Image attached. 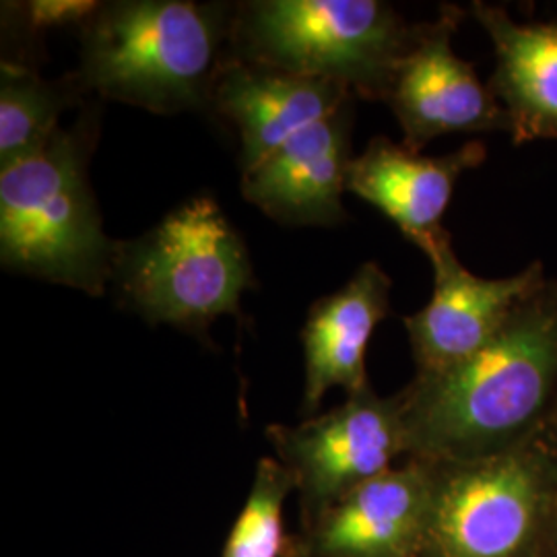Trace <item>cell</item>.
Listing matches in <instances>:
<instances>
[{"label": "cell", "instance_id": "obj_1", "mask_svg": "<svg viewBox=\"0 0 557 557\" xmlns=\"http://www.w3.org/2000/svg\"><path fill=\"white\" fill-rule=\"evenodd\" d=\"M409 457L471 460L541 436L557 413V281L547 278L487 347L403 391Z\"/></svg>", "mask_w": 557, "mask_h": 557}, {"label": "cell", "instance_id": "obj_2", "mask_svg": "<svg viewBox=\"0 0 557 557\" xmlns=\"http://www.w3.org/2000/svg\"><path fill=\"white\" fill-rule=\"evenodd\" d=\"M232 15L190 0L100 2L81 25V87L153 114L209 108Z\"/></svg>", "mask_w": 557, "mask_h": 557}, {"label": "cell", "instance_id": "obj_3", "mask_svg": "<svg viewBox=\"0 0 557 557\" xmlns=\"http://www.w3.org/2000/svg\"><path fill=\"white\" fill-rule=\"evenodd\" d=\"M96 131L98 119L87 116L0 170V260L9 271L100 298L120 242L103 232L87 174Z\"/></svg>", "mask_w": 557, "mask_h": 557}, {"label": "cell", "instance_id": "obj_4", "mask_svg": "<svg viewBox=\"0 0 557 557\" xmlns=\"http://www.w3.org/2000/svg\"><path fill=\"white\" fill-rule=\"evenodd\" d=\"M419 32L379 0H250L234 7L227 54L384 101Z\"/></svg>", "mask_w": 557, "mask_h": 557}, {"label": "cell", "instance_id": "obj_5", "mask_svg": "<svg viewBox=\"0 0 557 557\" xmlns=\"http://www.w3.org/2000/svg\"><path fill=\"white\" fill-rule=\"evenodd\" d=\"M112 285L149 324L205 337L220 317L242 319V296L259 283L244 239L218 200H186L140 238L120 242Z\"/></svg>", "mask_w": 557, "mask_h": 557}, {"label": "cell", "instance_id": "obj_6", "mask_svg": "<svg viewBox=\"0 0 557 557\" xmlns=\"http://www.w3.org/2000/svg\"><path fill=\"white\" fill-rule=\"evenodd\" d=\"M428 462L421 557L543 556L557 520V462L545 432L492 457Z\"/></svg>", "mask_w": 557, "mask_h": 557}, {"label": "cell", "instance_id": "obj_7", "mask_svg": "<svg viewBox=\"0 0 557 557\" xmlns=\"http://www.w3.org/2000/svg\"><path fill=\"white\" fill-rule=\"evenodd\" d=\"M267 438L294 478L301 522L393 469L398 457H409L398 393L380 397L372 384L324 416L299 425H269Z\"/></svg>", "mask_w": 557, "mask_h": 557}, {"label": "cell", "instance_id": "obj_8", "mask_svg": "<svg viewBox=\"0 0 557 557\" xmlns=\"http://www.w3.org/2000/svg\"><path fill=\"white\" fill-rule=\"evenodd\" d=\"M460 20L458 7H442L438 20L421 23L384 100L403 131V145L416 153L450 133H510L494 89L453 50Z\"/></svg>", "mask_w": 557, "mask_h": 557}, {"label": "cell", "instance_id": "obj_9", "mask_svg": "<svg viewBox=\"0 0 557 557\" xmlns=\"http://www.w3.org/2000/svg\"><path fill=\"white\" fill-rule=\"evenodd\" d=\"M428 259L434 267V296L403 319L418 374H436L473 358L549 278L541 260L512 277H478L458 260L453 239L442 242Z\"/></svg>", "mask_w": 557, "mask_h": 557}, {"label": "cell", "instance_id": "obj_10", "mask_svg": "<svg viewBox=\"0 0 557 557\" xmlns=\"http://www.w3.org/2000/svg\"><path fill=\"white\" fill-rule=\"evenodd\" d=\"M432 469L407 458L301 522L285 557H421Z\"/></svg>", "mask_w": 557, "mask_h": 557}, {"label": "cell", "instance_id": "obj_11", "mask_svg": "<svg viewBox=\"0 0 557 557\" xmlns=\"http://www.w3.org/2000/svg\"><path fill=\"white\" fill-rule=\"evenodd\" d=\"M356 100L314 122L242 174V197L267 218L292 227H333L347 221L343 193L351 156Z\"/></svg>", "mask_w": 557, "mask_h": 557}, {"label": "cell", "instance_id": "obj_12", "mask_svg": "<svg viewBox=\"0 0 557 557\" xmlns=\"http://www.w3.org/2000/svg\"><path fill=\"white\" fill-rule=\"evenodd\" d=\"M485 160L487 149L475 140L448 156L425 158L403 143L374 137L349 165L347 193L376 207L428 257L450 239L442 220L458 178Z\"/></svg>", "mask_w": 557, "mask_h": 557}, {"label": "cell", "instance_id": "obj_13", "mask_svg": "<svg viewBox=\"0 0 557 557\" xmlns=\"http://www.w3.org/2000/svg\"><path fill=\"white\" fill-rule=\"evenodd\" d=\"M349 100L356 96L333 81L308 79L227 54L215 75L209 110L236 126L244 174Z\"/></svg>", "mask_w": 557, "mask_h": 557}, {"label": "cell", "instance_id": "obj_14", "mask_svg": "<svg viewBox=\"0 0 557 557\" xmlns=\"http://www.w3.org/2000/svg\"><path fill=\"white\" fill-rule=\"evenodd\" d=\"M391 277L370 260L335 294L312 304L301 331L304 416H314L335 386L347 395L370 386L366 351L376 326L391 314Z\"/></svg>", "mask_w": 557, "mask_h": 557}, {"label": "cell", "instance_id": "obj_15", "mask_svg": "<svg viewBox=\"0 0 557 557\" xmlns=\"http://www.w3.org/2000/svg\"><path fill=\"white\" fill-rule=\"evenodd\" d=\"M471 15L494 44L490 87L508 114L512 140L557 139V23H522L479 0Z\"/></svg>", "mask_w": 557, "mask_h": 557}, {"label": "cell", "instance_id": "obj_16", "mask_svg": "<svg viewBox=\"0 0 557 557\" xmlns=\"http://www.w3.org/2000/svg\"><path fill=\"white\" fill-rule=\"evenodd\" d=\"M85 89L77 75L44 79L27 64H0V170L32 158L60 131V114L79 101Z\"/></svg>", "mask_w": 557, "mask_h": 557}, {"label": "cell", "instance_id": "obj_17", "mask_svg": "<svg viewBox=\"0 0 557 557\" xmlns=\"http://www.w3.org/2000/svg\"><path fill=\"white\" fill-rule=\"evenodd\" d=\"M296 490L292 473L277 458H260L246 499L221 557H285L289 537L283 529V504Z\"/></svg>", "mask_w": 557, "mask_h": 557}, {"label": "cell", "instance_id": "obj_18", "mask_svg": "<svg viewBox=\"0 0 557 557\" xmlns=\"http://www.w3.org/2000/svg\"><path fill=\"white\" fill-rule=\"evenodd\" d=\"M23 25L32 34H44L52 27L64 25H83L89 20L100 2H87V0H34L21 4Z\"/></svg>", "mask_w": 557, "mask_h": 557}, {"label": "cell", "instance_id": "obj_19", "mask_svg": "<svg viewBox=\"0 0 557 557\" xmlns=\"http://www.w3.org/2000/svg\"><path fill=\"white\" fill-rule=\"evenodd\" d=\"M545 438L549 442L552 453H554V457H556L557 462V413L556 418L552 419V423L547 425V430H545Z\"/></svg>", "mask_w": 557, "mask_h": 557}, {"label": "cell", "instance_id": "obj_20", "mask_svg": "<svg viewBox=\"0 0 557 557\" xmlns=\"http://www.w3.org/2000/svg\"><path fill=\"white\" fill-rule=\"evenodd\" d=\"M541 557H557V520L556 524H554V529H552L549 541H547V545H545V552H543V556Z\"/></svg>", "mask_w": 557, "mask_h": 557}]
</instances>
